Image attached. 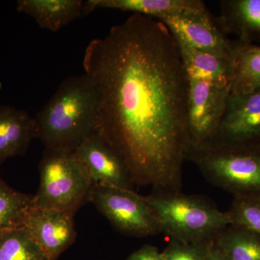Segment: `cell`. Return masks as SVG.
Returning <instances> with one entry per match:
<instances>
[{"label": "cell", "instance_id": "obj_7", "mask_svg": "<svg viewBox=\"0 0 260 260\" xmlns=\"http://www.w3.org/2000/svg\"><path fill=\"white\" fill-rule=\"evenodd\" d=\"M187 78L189 148H200L215 138L231 90L188 73Z\"/></svg>", "mask_w": 260, "mask_h": 260}, {"label": "cell", "instance_id": "obj_21", "mask_svg": "<svg viewBox=\"0 0 260 260\" xmlns=\"http://www.w3.org/2000/svg\"><path fill=\"white\" fill-rule=\"evenodd\" d=\"M226 212L230 225L260 235V198L234 197Z\"/></svg>", "mask_w": 260, "mask_h": 260}, {"label": "cell", "instance_id": "obj_19", "mask_svg": "<svg viewBox=\"0 0 260 260\" xmlns=\"http://www.w3.org/2000/svg\"><path fill=\"white\" fill-rule=\"evenodd\" d=\"M34 195L15 190L0 178V235L24 227Z\"/></svg>", "mask_w": 260, "mask_h": 260}, {"label": "cell", "instance_id": "obj_9", "mask_svg": "<svg viewBox=\"0 0 260 260\" xmlns=\"http://www.w3.org/2000/svg\"><path fill=\"white\" fill-rule=\"evenodd\" d=\"M177 39L189 47L232 59L234 41L229 40L212 20L208 10L159 19Z\"/></svg>", "mask_w": 260, "mask_h": 260}, {"label": "cell", "instance_id": "obj_8", "mask_svg": "<svg viewBox=\"0 0 260 260\" xmlns=\"http://www.w3.org/2000/svg\"><path fill=\"white\" fill-rule=\"evenodd\" d=\"M206 146L260 148V90L229 95L216 135Z\"/></svg>", "mask_w": 260, "mask_h": 260}, {"label": "cell", "instance_id": "obj_15", "mask_svg": "<svg viewBox=\"0 0 260 260\" xmlns=\"http://www.w3.org/2000/svg\"><path fill=\"white\" fill-rule=\"evenodd\" d=\"M17 10L31 16L41 28L52 32L87 15L86 1L82 0H19Z\"/></svg>", "mask_w": 260, "mask_h": 260}, {"label": "cell", "instance_id": "obj_13", "mask_svg": "<svg viewBox=\"0 0 260 260\" xmlns=\"http://www.w3.org/2000/svg\"><path fill=\"white\" fill-rule=\"evenodd\" d=\"M220 8L219 22L224 34L260 46V0H223Z\"/></svg>", "mask_w": 260, "mask_h": 260}, {"label": "cell", "instance_id": "obj_10", "mask_svg": "<svg viewBox=\"0 0 260 260\" xmlns=\"http://www.w3.org/2000/svg\"><path fill=\"white\" fill-rule=\"evenodd\" d=\"M74 153L93 184L134 190L125 164L99 132L84 140Z\"/></svg>", "mask_w": 260, "mask_h": 260}, {"label": "cell", "instance_id": "obj_18", "mask_svg": "<svg viewBox=\"0 0 260 260\" xmlns=\"http://www.w3.org/2000/svg\"><path fill=\"white\" fill-rule=\"evenodd\" d=\"M213 244L229 260H260V235L255 232L229 225Z\"/></svg>", "mask_w": 260, "mask_h": 260}, {"label": "cell", "instance_id": "obj_2", "mask_svg": "<svg viewBox=\"0 0 260 260\" xmlns=\"http://www.w3.org/2000/svg\"><path fill=\"white\" fill-rule=\"evenodd\" d=\"M34 119L45 149L74 151L99 129L95 80L85 73L66 78Z\"/></svg>", "mask_w": 260, "mask_h": 260}, {"label": "cell", "instance_id": "obj_22", "mask_svg": "<svg viewBox=\"0 0 260 260\" xmlns=\"http://www.w3.org/2000/svg\"><path fill=\"white\" fill-rule=\"evenodd\" d=\"M213 244H188L172 239L162 251L161 256L164 260H208Z\"/></svg>", "mask_w": 260, "mask_h": 260}, {"label": "cell", "instance_id": "obj_12", "mask_svg": "<svg viewBox=\"0 0 260 260\" xmlns=\"http://www.w3.org/2000/svg\"><path fill=\"white\" fill-rule=\"evenodd\" d=\"M37 138L35 119L13 107H0V166L8 158L22 155Z\"/></svg>", "mask_w": 260, "mask_h": 260}, {"label": "cell", "instance_id": "obj_23", "mask_svg": "<svg viewBox=\"0 0 260 260\" xmlns=\"http://www.w3.org/2000/svg\"><path fill=\"white\" fill-rule=\"evenodd\" d=\"M127 260H164L161 252L159 251L158 248L152 245H144L138 250L133 251Z\"/></svg>", "mask_w": 260, "mask_h": 260}, {"label": "cell", "instance_id": "obj_16", "mask_svg": "<svg viewBox=\"0 0 260 260\" xmlns=\"http://www.w3.org/2000/svg\"><path fill=\"white\" fill-rule=\"evenodd\" d=\"M176 39L180 48L181 56L188 74L204 78L232 90V59L198 50L189 47L180 39L177 38Z\"/></svg>", "mask_w": 260, "mask_h": 260}, {"label": "cell", "instance_id": "obj_5", "mask_svg": "<svg viewBox=\"0 0 260 260\" xmlns=\"http://www.w3.org/2000/svg\"><path fill=\"white\" fill-rule=\"evenodd\" d=\"M32 205L75 214L89 202L93 184L74 151L45 149Z\"/></svg>", "mask_w": 260, "mask_h": 260}, {"label": "cell", "instance_id": "obj_24", "mask_svg": "<svg viewBox=\"0 0 260 260\" xmlns=\"http://www.w3.org/2000/svg\"><path fill=\"white\" fill-rule=\"evenodd\" d=\"M208 260H229L218 248L213 244L210 249L209 256Z\"/></svg>", "mask_w": 260, "mask_h": 260}, {"label": "cell", "instance_id": "obj_3", "mask_svg": "<svg viewBox=\"0 0 260 260\" xmlns=\"http://www.w3.org/2000/svg\"><path fill=\"white\" fill-rule=\"evenodd\" d=\"M145 198L156 215L161 233L174 240L211 245L230 225L227 212L202 196L153 191Z\"/></svg>", "mask_w": 260, "mask_h": 260}, {"label": "cell", "instance_id": "obj_14", "mask_svg": "<svg viewBox=\"0 0 260 260\" xmlns=\"http://www.w3.org/2000/svg\"><path fill=\"white\" fill-rule=\"evenodd\" d=\"M97 8H109L133 12L159 20L165 17L174 16L193 12L207 10L200 0H88L87 13Z\"/></svg>", "mask_w": 260, "mask_h": 260}, {"label": "cell", "instance_id": "obj_20", "mask_svg": "<svg viewBox=\"0 0 260 260\" xmlns=\"http://www.w3.org/2000/svg\"><path fill=\"white\" fill-rule=\"evenodd\" d=\"M0 260H49L24 227L0 235Z\"/></svg>", "mask_w": 260, "mask_h": 260}, {"label": "cell", "instance_id": "obj_4", "mask_svg": "<svg viewBox=\"0 0 260 260\" xmlns=\"http://www.w3.org/2000/svg\"><path fill=\"white\" fill-rule=\"evenodd\" d=\"M186 160L210 184L234 197L260 198V148H191Z\"/></svg>", "mask_w": 260, "mask_h": 260}, {"label": "cell", "instance_id": "obj_6", "mask_svg": "<svg viewBox=\"0 0 260 260\" xmlns=\"http://www.w3.org/2000/svg\"><path fill=\"white\" fill-rule=\"evenodd\" d=\"M89 202L126 235L148 237L161 233L156 215L145 196L135 190L93 184Z\"/></svg>", "mask_w": 260, "mask_h": 260}, {"label": "cell", "instance_id": "obj_11", "mask_svg": "<svg viewBox=\"0 0 260 260\" xmlns=\"http://www.w3.org/2000/svg\"><path fill=\"white\" fill-rule=\"evenodd\" d=\"M75 214L64 210L40 208L32 205L24 228L49 260H56L76 239Z\"/></svg>", "mask_w": 260, "mask_h": 260}, {"label": "cell", "instance_id": "obj_17", "mask_svg": "<svg viewBox=\"0 0 260 260\" xmlns=\"http://www.w3.org/2000/svg\"><path fill=\"white\" fill-rule=\"evenodd\" d=\"M233 83L230 94L260 90V46L234 41Z\"/></svg>", "mask_w": 260, "mask_h": 260}, {"label": "cell", "instance_id": "obj_1", "mask_svg": "<svg viewBox=\"0 0 260 260\" xmlns=\"http://www.w3.org/2000/svg\"><path fill=\"white\" fill-rule=\"evenodd\" d=\"M83 68L99 91L98 132L135 185L181 191L189 148L188 78L171 30L134 13L90 42Z\"/></svg>", "mask_w": 260, "mask_h": 260}]
</instances>
